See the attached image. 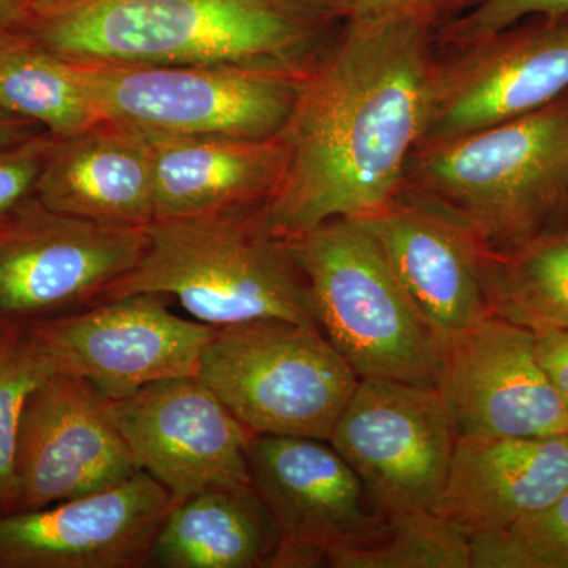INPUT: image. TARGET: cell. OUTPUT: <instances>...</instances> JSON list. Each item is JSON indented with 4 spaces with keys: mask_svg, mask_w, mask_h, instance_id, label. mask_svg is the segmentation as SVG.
Wrapping results in <instances>:
<instances>
[{
    "mask_svg": "<svg viewBox=\"0 0 568 568\" xmlns=\"http://www.w3.org/2000/svg\"><path fill=\"white\" fill-rule=\"evenodd\" d=\"M439 394L459 436H568V414L532 331L488 315L448 342Z\"/></svg>",
    "mask_w": 568,
    "mask_h": 568,
    "instance_id": "cell-16",
    "label": "cell"
},
{
    "mask_svg": "<svg viewBox=\"0 0 568 568\" xmlns=\"http://www.w3.org/2000/svg\"><path fill=\"white\" fill-rule=\"evenodd\" d=\"M155 219L267 203L286 171L282 136H149ZM153 219V220H155Z\"/></svg>",
    "mask_w": 568,
    "mask_h": 568,
    "instance_id": "cell-20",
    "label": "cell"
},
{
    "mask_svg": "<svg viewBox=\"0 0 568 568\" xmlns=\"http://www.w3.org/2000/svg\"><path fill=\"white\" fill-rule=\"evenodd\" d=\"M568 0H485L437 33L439 47L463 43L499 31L532 14L566 13Z\"/></svg>",
    "mask_w": 568,
    "mask_h": 568,
    "instance_id": "cell-27",
    "label": "cell"
},
{
    "mask_svg": "<svg viewBox=\"0 0 568 568\" xmlns=\"http://www.w3.org/2000/svg\"><path fill=\"white\" fill-rule=\"evenodd\" d=\"M435 387L361 379L328 443L361 478L383 517L433 511L458 440Z\"/></svg>",
    "mask_w": 568,
    "mask_h": 568,
    "instance_id": "cell-9",
    "label": "cell"
},
{
    "mask_svg": "<svg viewBox=\"0 0 568 568\" xmlns=\"http://www.w3.org/2000/svg\"><path fill=\"white\" fill-rule=\"evenodd\" d=\"M196 376L250 435L321 440L361 381L320 327L286 320L216 328Z\"/></svg>",
    "mask_w": 568,
    "mask_h": 568,
    "instance_id": "cell-6",
    "label": "cell"
},
{
    "mask_svg": "<svg viewBox=\"0 0 568 568\" xmlns=\"http://www.w3.org/2000/svg\"><path fill=\"white\" fill-rule=\"evenodd\" d=\"M136 473L111 399L91 384L54 372L29 396L18 439L14 511L92 495Z\"/></svg>",
    "mask_w": 568,
    "mask_h": 568,
    "instance_id": "cell-14",
    "label": "cell"
},
{
    "mask_svg": "<svg viewBox=\"0 0 568 568\" xmlns=\"http://www.w3.org/2000/svg\"><path fill=\"white\" fill-rule=\"evenodd\" d=\"M55 372L81 377L108 399L173 377L196 376L216 327L171 310L168 295L106 298L28 324Z\"/></svg>",
    "mask_w": 568,
    "mask_h": 568,
    "instance_id": "cell-10",
    "label": "cell"
},
{
    "mask_svg": "<svg viewBox=\"0 0 568 568\" xmlns=\"http://www.w3.org/2000/svg\"><path fill=\"white\" fill-rule=\"evenodd\" d=\"M144 227L63 215L33 197L0 224V315L29 317L95 304L136 265Z\"/></svg>",
    "mask_w": 568,
    "mask_h": 568,
    "instance_id": "cell-12",
    "label": "cell"
},
{
    "mask_svg": "<svg viewBox=\"0 0 568 568\" xmlns=\"http://www.w3.org/2000/svg\"><path fill=\"white\" fill-rule=\"evenodd\" d=\"M0 108L52 138L73 136L103 122L81 63L22 37L0 43Z\"/></svg>",
    "mask_w": 568,
    "mask_h": 568,
    "instance_id": "cell-22",
    "label": "cell"
},
{
    "mask_svg": "<svg viewBox=\"0 0 568 568\" xmlns=\"http://www.w3.org/2000/svg\"><path fill=\"white\" fill-rule=\"evenodd\" d=\"M134 465L182 503L205 489L252 485V439L197 376L173 377L111 399Z\"/></svg>",
    "mask_w": 568,
    "mask_h": 568,
    "instance_id": "cell-13",
    "label": "cell"
},
{
    "mask_svg": "<svg viewBox=\"0 0 568 568\" xmlns=\"http://www.w3.org/2000/svg\"><path fill=\"white\" fill-rule=\"evenodd\" d=\"M36 197L52 212L89 222L148 226L155 219L148 134L103 121L51 138Z\"/></svg>",
    "mask_w": 568,
    "mask_h": 568,
    "instance_id": "cell-19",
    "label": "cell"
},
{
    "mask_svg": "<svg viewBox=\"0 0 568 568\" xmlns=\"http://www.w3.org/2000/svg\"><path fill=\"white\" fill-rule=\"evenodd\" d=\"M331 0H31L20 37L92 65H216L305 80L342 32Z\"/></svg>",
    "mask_w": 568,
    "mask_h": 568,
    "instance_id": "cell-2",
    "label": "cell"
},
{
    "mask_svg": "<svg viewBox=\"0 0 568 568\" xmlns=\"http://www.w3.org/2000/svg\"><path fill=\"white\" fill-rule=\"evenodd\" d=\"M263 205L152 220L136 265L97 302L162 294L216 328L257 320L320 327L293 241L271 230Z\"/></svg>",
    "mask_w": 568,
    "mask_h": 568,
    "instance_id": "cell-3",
    "label": "cell"
},
{
    "mask_svg": "<svg viewBox=\"0 0 568 568\" xmlns=\"http://www.w3.org/2000/svg\"><path fill=\"white\" fill-rule=\"evenodd\" d=\"M473 568H568V489L545 510L473 538Z\"/></svg>",
    "mask_w": 568,
    "mask_h": 568,
    "instance_id": "cell-26",
    "label": "cell"
},
{
    "mask_svg": "<svg viewBox=\"0 0 568 568\" xmlns=\"http://www.w3.org/2000/svg\"><path fill=\"white\" fill-rule=\"evenodd\" d=\"M316 323L361 379L439 387L448 342L399 282L361 219L290 237Z\"/></svg>",
    "mask_w": 568,
    "mask_h": 568,
    "instance_id": "cell-5",
    "label": "cell"
},
{
    "mask_svg": "<svg viewBox=\"0 0 568 568\" xmlns=\"http://www.w3.org/2000/svg\"><path fill=\"white\" fill-rule=\"evenodd\" d=\"M361 220L407 293L448 339L491 315L485 291L488 252L444 205L405 185Z\"/></svg>",
    "mask_w": 568,
    "mask_h": 568,
    "instance_id": "cell-17",
    "label": "cell"
},
{
    "mask_svg": "<svg viewBox=\"0 0 568 568\" xmlns=\"http://www.w3.org/2000/svg\"><path fill=\"white\" fill-rule=\"evenodd\" d=\"M343 20L414 18L444 28L485 0H331Z\"/></svg>",
    "mask_w": 568,
    "mask_h": 568,
    "instance_id": "cell-29",
    "label": "cell"
},
{
    "mask_svg": "<svg viewBox=\"0 0 568 568\" xmlns=\"http://www.w3.org/2000/svg\"><path fill=\"white\" fill-rule=\"evenodd\" d=\"M174 504L138 470L92 495L0 514V568H144Z\"/></svg>",
    "mask_w": 568,
    "mask_h": 568,
    "instance_id": "cell-15",
    "label": "cell"
},
{
    "mask_svg": "<svg viewBox=\"0 0 568 568\" xmlns=\"http://www.w3.org/2000/svg\"><path fill=\"white\" fill-rule=\"evenodd\" d=\"M252 487L280 534L275 568L323 567L336 549L372 536L383 515L328 440L254 435Z\"/></svg>",
    "mask_w": 568,
    "mask_h": 568,
    "instance_id": "cell-11",
    "label": "cell"
},
{
    "mask_svg": "<svg viewBox=\"0 0 568 568\" xmlns=\"http://www.w3.org/2000/svg\"><path fill=\"white\" fill-rule=\"evenodd\" d=\"M54 372L28 324L0 332V514L17 508L18 439L26 403Z\"/></svg>",
    "mask_w": 568,
    "mask_h": 568,
    "instance_id": "cell-25",
    "label": "cell"
},
{
    "mask_svg": "<svg viewBox=\"0 0 568 568\" xmlns=\"http://www.w3.org/2000/svg\"><path fill=\"white\" fill-rule=\"evenodd\" d=\"M568 92V11L439 47L420 144L521 118Z\"/></svg>",
    "mask_w": 568,
    "mask_h": 568,
    "instance_id": "cell-8",
    "label": "cell"
},
{
    "mask_svg": "<svg viewBox=\"0 0 568 568\" xmlns=\"http://www.w3.org/2000/svg\"><path fill=\"white\" fill-rule=\"evenodd\" d=\"M280 534L252 485L205 489L174 504L148 568H275Z\"/></svg>",
    "mask_w": 568,
    "mask_h": 568,
    "instance_id": "cell-21",
    "label": "cell"
},
{
    "mask_svg": "<svg viewBox=\"0 0 568 568\" xmlns=\"http://www.w3.org/2000/svg\"><path fill=\"white\" fill-rule=\"evenodd\" d=\"M37 126L39 125L0 108V152L9 151L14 145L32 140L40 134L36 132Z\"/></svg>",
    "mask_w": 568,
    "mask_h": 568,
    "instance_id": "cell-31",
    "label": "cell"
},
{
    "mask_svg": "<svg viewBox=\"0 0 568 568\" xmlns=\"http://www.w3.org/2000/svg\"><path fill=\"white\" fill-rule=\"evenodd\" d=\"M568 489V436H459L435 514L469 540L551 506Z\"/></svg>",
    "mask_w": 568,
    "mask_h": 568,
    "instance_id": "cell-18",
    "label": "cell"
},
{
    "mask_svg": "<svg viewBox=\"0 0 568 568\" xmlns=\"http://www.w3.org/2000/svg\"><path fill=\"white\" fill-rule=\"evenodd\" d=\"M532 334L538 362L568 414V331L538 328Z\"/></svg>",
    "mask_w": 568,
    "mask_h": 568,
    "instance_id": "cell-30",
    "label": "cell"
},
{
    "mask_svg": "<svg viewBox=\"0 0 568 568\" xmlns=\"http://www.w3.org/2000/svg\"><path fill=\"white\" fill-rule=\"evenodd\" d=\"M31 0H0V43L17 39L28 20Z\"/></svg>",
    "mask_w": 568,
    "mask_h": 568,
    "instance_id": "cell-32",
    "label": "cell"
},
{
    "mask_svg": "<svg viewBox=\"0 0 568 568\" xmlns=\"http://www.w3.org/2000/svg\"><path fill=\"white\" fill-rule=\"evenodd\" d=\"M485 291L493 315L529 331H568V226L514 252L488 253Z\"/></svg>",
    "mask_w": 568,
    "mask_h": 568,
    "instance_id": "cell-23",
    "label": "cell"
},
{
    "mask_svg": "<svg viewBox=\"0 0 568 568\" xmlns=\"http://www.w3.org/2000/svg\"><path fill=\"white\" fill-rule=\"evenodd\" d=\"M334 568H473L465 534L435 511L384 517L365 540L336 549L325 562Z\"/></svg>",
    "mask_w": 568,
    "mask_h": 568,
    "instance_id": "cell-24",
    "label": "cell"
},
{
    "mask_svg": "<svg viewBox=\"0 0 568 568\" xmlns=\"http://www.w3.org/2000/svg\"><path fill=\"white\" fill-rule=\"evenodd\" d=\"M81 67L103 121L148 136H282L305 81L216 65Z\"/></svg>",
    "mask_w": 568,
    "mask_h": 568,
    "instance_id": "cell-7",
    "label": "cell"
},
{
    "mask_svg": "<svg viewBox=\"0 0 568 568\" xmlns=\"http://www.w3.org/2000/svg\"><path fill=\"white\" fill-rule=\"evenodd\" d=\"M437 33L414 18L345 21L284 130L286 171L263 205L272 231L297 237L362 219L402 192L424 136Z\"/></svg>",
    "mask_w": 568,
    "mask_h": 568,
    "instance_id": "cell-1",
    "label": "cell"
},
{
    "mask_svg": "<svg viewBox=\"0 0 568 568\" xmlns=\"http://www.w3.org/2000/svg\"><path fill=\"white\" fill-rule=\"evenodd\" d=\"M405 185L457 215L489 254L568 226V92L521 118L418 145Z\"/></svg>",
    "mask_w": 568,
    "mask_h": 568,
    "instance_id": "cell-4",
    "label": "cell"
},
{
    "mask_svg": "<svg viewBox=\"0 0 568 568\" xmlns=\"http://www.w3.org/2000/svg\"><path fill=\"white\" fill-rule=\"evenodd\" d=\"M51 138L50 133L43 132L0 152V224L36 197L37 181Z\"/></svg>",
    "mask_w": 568,
    "mask_h": 568,
    "instance_id": "cell-28",
    "label": "cell"
}]
</instances>
